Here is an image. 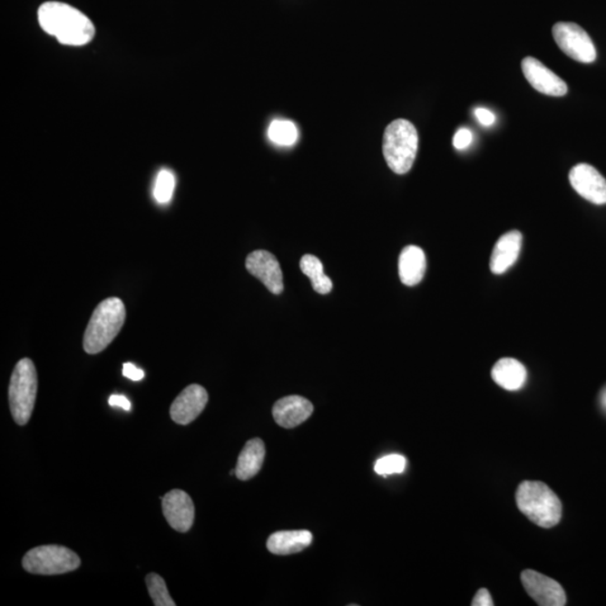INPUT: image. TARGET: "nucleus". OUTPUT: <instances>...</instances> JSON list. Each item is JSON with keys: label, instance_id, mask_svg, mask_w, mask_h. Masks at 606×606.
Masks as SVG:
<instances>
[{"label": "nucleus", "instance_id": "obj_8", "mask_svg": "<svg viewBox=\"0 0 606 606\" xmlns=\"http://www.w3.org/2000/svg\"><path fill=\"white\" fill-rule=\"evenodd\" d=\"M521 581L528 595L534 602L541 606L566 605V594L560 583L556 581L534 571H524L521 574Z\"/></svg>", "mask_w": 606, "mask_h": 606}, {"label": "nucleus", "instance_id": "obj_5", "mask_svg": "<svg viewBox=\"0 0 606 606\" xmlns=\"http://www.w3.org/2000/svg\"><path fill=\"white\" fill-rule=\"evenodd\" d=\"M37 393V373L30 358L16 364L9 383L8 399L13 419L20 425L30 421Z\"/></svg>", "mask_w": 606, "mask_h": 606}, {"label": "nucleus", "instance_id": "obj_27", "mask_svg": "<svg viewBox=\"0 0 606 606\" xmlns=\"http://www.w3.org/2000/svg\"><path fill=\"white\" fill-rule=\"evenodd\" d=\"M475 116L478 122H480L481 124L484 126L494 125V122H495L494 113L491 112L489 109L476 108Z\"/></svg>", "mask_w": 606, "mask_h": 606}, {"label": "nucleus", "instance_id": "obj_2", "mask_svg": "<svg viewBox=\"0 0 606 606\" xmlns=\"http://www.w3.org/2000/svg\"><path fill=\"white\" fill-rule=\"evenodd\" d=\"M518 509L525 517L542 528L560 523L562 506L560 498L542 482L521 483L515 494Z\"/></svg>", "mask_w": 606, "mask_h": 606}, {"label": "nucleus", "instance_id": "obj_4", "mask_svg": "<svg viewBox=\"0 0 606 606\" xmlns=\"http://www.w3.org/2000/svg\"><path fill=\"white\" fill-rule=\"evenodd\" d=\"M418 132L411 122L396 120L386 127L383 136V154L396 174L408 173L418 152Z\"/></svg>", "mask_w": 606, "mask_h": 606}, {"label": "nucleus", "instance_id": "obj_16", "mask_svg": "<svg viewBox=\"0 0 606 606\" xmlns=\"http://www.w3.org/2000/svg\"><path fill=\"white\" fill-rule=\"evenodd\" d=\"M427 268V260L423 249L418 246H406L399 258V276L405 286L414 287L423 281Z\"/></svg>", "mask_w": 606, "mask_h": 606}, {"label": "nucleus", "instance_id": "obj_17", "mask_svg": "<svg viewBox=\"0 0 606 606\" xmlns=\"http://www.w3.org/2000/svg\"><path fill=\"white\" fill-rule=\"evenodd\" d=\"M312 542V533L308 530L296 532H280L269 536L267 546L274 555H291L300 552L309 547Z\"/></svg>", "mask_w": 606, "mask_h": 606}, {"label": "nucleus", "instance_id": "obj_6", "mask_svg": "<svg viewBox=\"0 0 606 606\" xmlns=\"http://www.w3.org/2000/svg\"><path fill=\"white\" fill-rule=\"evenodd\" d=\"M79 556L71 549L59 544H46L33 548L23 558V567L37 575H59L80 567Z\"/></svg>", "mask_w": 606, "mask_h": 606}, {"label": "nucleus", "instance_id": "obj_14", "mask_svg": "<svg viewBox=\"0 0 606 606\" xmlns=\"http://www.w3.org/2000/svg\"><path fill=\"white\" fill-rule=\"evenodd\" d=\"M314 412V406L306 397L290 396L276 402L273 406V418L279 425L283 428L291 429L298 427Z\"/></svg>", "mask_w": 606, "mask_h": 606}, {"label": "nucleus", "instance_id": "obj_11", "mask_svg": "<svg viewBox=\"0 0 606 606\" xmlns=\"http://www.w3.org/2000/svg\"><path fill=\"white\" fill-rule=\"evenodd\" d=\"M246 269L258 278L273 295H281L283 292V274L280 264L273 254L267 250H254L246 259Z\"/></svg>", "mask_w": 606, "mask_h": 606}, {"label": "nucleus", "instance_id": "obj_23", "mask_svg": "<svg viewBox=\"0 0 606 606\" xmlns=\"http://www.w3.org/2000/svg\"><path fill=\"white\" fill-rule=\"evenodd\" d=\"M175 188L174 174L170 170H161L156 178L154 198L159 203H168L171 200Z\"/></svg>", "mask_w": 606, "mask_h": 606}, {"label": "nucleus", "instance_id": "obj_9", "mask_svg": "<svg viewBox=\"0 0 606 606\" xmlns=\"http://www.w3.org/2000/svg\"><path fill=\"white\" fill-rule=\"evenodd\" d=\"M570 181L581 197L595 205L606 203V180L590 164L575 165L570 172Z\"/></svg>", "mask_w": 606, "mask_h": 606}, {"label": "nucleus", "instance_id": "obj_28", "mask_svg": "<svg viewBox=\"0 0 606 606\" xmlns=\"http://www.w3.org/2000/svg\"><path fill=\"white\" fill-rule=\"evenodd\" d=\"M122 374L127 378H131L132 381H141L144 377V372L141 368H137L135 366H132L131 363H125L124 367H122Z\"/></svg>", "mask_w": 606, "mask_h": 606}, {"label": "nucleus", "instance_id": "obj_29", "mask_svg": "<svg viewBox=\"0 0 606 606\" xmlns=\"http://www.w3.org/2000/svg\"><path fill=\"white\" fill-rule=\"evenodd\" d=\"M109 405L112 406H120V408L124 409L125 411H130L132 409L131 401L124 396H112L109 397Z\"/></svg>", "mask_w": 606, "mask_h": 606}, {"label": "nucleus", "instance_id": "obj_13", "mask_svg": "<svg viewBox=\"0 0 606 606\" xmlns=\"http://www.w3.org/2000/svg\"><path fill=\"white\" fill-rule=\"evenodd\" d=\"M208 404L205 387L191 385L186 387L173 401L170 415L175 424L186 425L200 415Z\"/></svg>", "mask_w": 606, "mask_h": 606}, {"label": "nucleus", "instance_id": "obj_3", "mask_svg": "<svg viewBox=\"0 0 606 606\" xmlns=\"http://www.w3.org/2000/svg\"><path fill=\"white\" fill-rule=\"evenodd\" d=\"M125 319L124 302L118 298H108L99 303L84 333V352L94 355L106 349L120 334Z\"/></svg>", "mask_w": 606, "mask_h": 606}, {"label": "nucleus", "instance_id": "obj_22", "mask_svg": "<svg viewBox=\"0 0 606 606\" xmlns=\"http://www.w3.org/2000/svg\"><path fill=\"white\" fill-rule=\"evenodd\" d=\"M146 586H148L151 599L155 606H175L174 601L170 596L167 584L164 580L155 572L146 576Z\"/></svg>", "mask_w": 606, "mask_h": 606}, {"label": "nucleus", "instance_id": "obj_24", "mask_svg": "<svg viewBox=\"0 0 606 606\" xmlns=\"http://www.w3.org/2000/svg\"><path fill=\"white\" fill-rule=\"evenodd\" d=\"M406 461L401 454H389V456L378 459L374 466V470L378 475L387 476L391 474H400L406 470Z\"/></svg>", "mask_w": 606, "mask_h": 606}, {"label": "nucleus", "instance_id": "obj_7", "mask_svg": "<svg viewBox=\"0 0 606 606\" xmlns=\"http://www.w3.org/2000/svg\"><path fill=\"white\" fill-rule=\"evenodd\" d=\"M552 36L560 49L571 59L581 64H591L596 60V49L589 34L575 23H557L552 27Z\"/></svg>", "mask_w": 606, "mask_h": 606}, {"label": "nucleus", "instance_id": "obj_21", "mask_svg": "<svg viewBox=\"0 0 606 606\" xmlns=\"http://www.w3.org/2000/svg\"><path fill=\"white\" fill-rule=\"evenodd\" d=\"M269 137L276 144L293 145L298 140L297 126L290 121H274L269 127Z\"/></svg>", "mask_w": 606, "mask_h": 606}, {"label": "nucleus", "instance_id": "obj_1", "mask_svg": "<svg viewBox=\"0 0 606 606\" xmlns=\"http://www.w3.org/2000/svg\"><path fill=\"white\" fill-rule=\"evenodd\" d=\"M37 17L41 27L47 34L54 36L61 44L86 45L96 34L90 18L68 4L44 3L41 5Z\"/></svg>", "mask_w": 606, "mask_h": 606}, {"label": "nucleus", "instance_id": "obj_10", "mask_svg": "<svg viewBox=\"0 0 606 606\" xmlns=\"http://www.w3.org/2000/svg\"><path fill=\"white\" fill-rule=\"evenodd\" d=\"M165 519L178 533H188L195 521V504L181 490H172L161 498Z\"/></svg>", "mask_w": 606, "mask_h": 606}, {"label": "nucleus", "instance_id": "obj_18", "mask_svg": "<svg viewBox=\"0 0 606 606\" xmlns=\"http://www.w3.org/2000/svg\"><path fill=\"white\" fill-rule=\"evenodd\" d=\"M265 445L259 438L249 440L239 454L235 474L240 481H249L262 468L265 458Z\"/></svg>", "mask_w": 606, "mask_h": 606}, {"label": "nucleus", "instance_id": "obj_15", "mask_svg": "<svg viewBox=\"0 0 606 606\" xmlns=\"http://www.w3.org/2000/svg\"><path fill=\"white\" fill-rule=\"evenodd\" d=\"M523 246V235L518 230H511L500 238L491 257V271L503 274L517 262Z\"/></svg>", "mask_w": 606, "mask_h": 606}, {"label": "nucleus", "instance_id": "obj_26", "mask_svg": "<svg viewBox=\"0 0 606 606\" xmlns=\"http://www.w3.org/2000/svg\"><path fill=\"white\" fill-rule=\"evenodd\" d=\"M473 606H494V602L492 600L490 591L486 589H481L477 591L474 599L472 601Z\"/></svg>", "mask_w": 606, "mask_h": 606}, {"label": "nucleus", "instance_id": "obj_19", "mask_svg": "<svg viewBox=\"0 0 606 606\" xmlns=\"http://www.w3.org/2000/svg\"><path fill=\"white\" fill-rule=\"evenodd\" d=\"M492 378L508 391H517L527 380V369L517 359L501 358L492 368Z\"/></svg>", "mask_w": 606, "mask_h": 606}, {"label": "nucleus", "instance_id": "obj_25", "mask_svg": "<svg viewBox=\"0 0 606 606\" xmlns=\"http://www.w3.org/2000/svg\"><path fill=\"white\" fill-rule=\"evenodd\" d=\"M473 141V134L470 130L461 129L454 136L453 144L457 150L468 148Z\"/></svg>", "mask_w": 606, "mask_h": 606}, {"label": "nucleus", "instance_id": "obj_20", "mask_svg": "<svg viewBox=\"0 0 606 606\" xmlns=\"http://www.w3.org/2000/svg\"><path fill=\"white\" fill-rule=\"evenodd\" d=\"M300 269L310 279L312 288L320 295H328L333 290V282L324 272L323 263L314 255H305L300 260Z\"/></svg>", "mask_w": 606, "mask_h": 606}, {"label": "nucleus", "instance_id": "obj_12", "mask_svg": "<svg viewBox=\"0 0 606 606\" xmlns=\"http://www.w3.org/2000/svg\"><path fill=\"white\" fill-rule=\"evenodd\" d=\"M521 65H523L525 79L537 92L552 97H562L567 93L566 83L546 65H543L541 61L533 56H527Z\"/></svg>", "mask_w": 606, "mask_h": 606}]
</instances>
